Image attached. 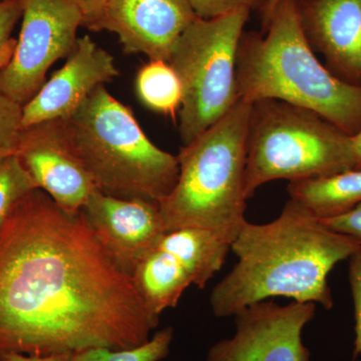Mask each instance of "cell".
<instances>
[{"instance_id":"8fae6325","label":"cell","mask_w":361,"mask_h":361,"mask_svg":"<svg viewBox=\"0 0 361 361\" xmlns=\"http://www.w3.org/2000/svg\"><path fill=\"white\" fill-rule=\"evenodd\" d=\"M197 18L189 0H108L94 32L115 33L125 54L169 63Z\"/></svg>"},{"instance_id":"83f0119b","label":"cell","mask_w":361,"mask_h":361,"mask_svg":"<svg viewBox=\"0 0 361 361\" xmlns=\"http://www.w3.org/2000/svg\"><path fill=\"white\" fill-rule=\"evenodd\" d=\"M353 149H355L356 168H361V129L353 135Z\"/></svg>"},{"instance_id":"cb8c5ba5","label":"cell","mask_w":361,"mask_h":361,"mask_svg":"<svg viewBox=\"0 0 361 361\" xmlns=\"http://www.w3.org/2000/svg\"><path fill=\"white\" fill-rule=\"evenodd\" d=\"M348 278L355 307V357L361 356V249L348 259Z\"/></svg>"},{"instance_id":"484cf974","label":"cell","mask_w":361,"mask_h":361,"mask_svg":"<svg viewBox=\"0 0 361 361\" xmlns=\"http://www.w3.org/2000/svg\"><path fill=\"white\" fill-rule=\"evenodd\" d=\"M82 11L84 26L94 32L108 0H70Z\"/></svg>"},{"instance_id":"7402d4cb","label":"cell","mask_w":361,"mask_h":361,"mask_svg":"<svg viewBox=\"0 0 361 361\" xmlns=\"http://www.w3.org/2000/svg\"><path fill=\"white\" fill-rule=\"evenodd\" d=\"M21 16L23 0H0V71L13 54L16 40L11 33Z\"/></svg>"},{"instance_id":"9c48e42d","label":"cell","mask_w":361,"mask_h":361,"mask_svg":"<svg viewBox=\"0 0 361 361\" xmlns=\"http://www.w3.org/2000/svg\"><path fill=\"white\" fill-rule=\"evenodd\" d=\"M315 311L311 302L251 304L235 315L234 336L214 344L204 361H310L302 330Z\"/></svg>"},{"instance_id":"277c9868","label":"cell","mask_w":361,"mask_h":361,"mask_svg":"<svg viewBox=\"0 0 361 361\" xmlns=\"http://www.w3.org/2000/svg\"><path fill=\"white\" fill-rule=\"evenodd\" d=\"M252 104L239 99L221 120L178 154L174 189L159 204L167 232L210 230L231 244L245 219L247 139Z\"/></svg>"},{"instance_id":"9a60e30c","label":"cell","mask_w":361,"mask_h":361,"mask_svg":"<svg viewBox=\"0 0 361 361\" xmlns=\"http://www.w3.org/2000/svg\"><path fill=\"white\" fill-rule=\"evenodd\" d=\"M132 278L145 305L159 317L164 311L176 307L192 285L191 277L182 263L158 246L137 264Z\"/></svg>"},{"instance_id":"5b68a950","label":"cell","mask_w":361,"mask_h":361,"mask_svg":"<svg viewBox=\"0 0 361 361\" xmlns=\"http://www.w3.org/2000/svg\"><path fill=\"white\" fill-rule=\"evenodd\" d=\"M66 120L75 153L102 193L160 204L174 189L178 156L157 147L104 85Z\"/></svg>"},{"instance_id":"ba28073f","label":"cell","mask_w":361,"mask_h":361,"mask_svg":"<svg viewBox=\"0 0 361 361\" xmlns=\"http://www.w3.org/2000/svg\"><path fill=\"white\" fill-rule=\"evenodd\" d=\"M20 37L0 71V94L25 106L47 82L56 61L77 47L82 11L70 0H23Z\"/></svg>"},{"instance_id":"5bb4252c","label":"cell","mask_w":361,"mask_h":361,"mask_svg":"<svg viewBox=\"0 0 361 361\" xmlns=\"http://www.w3.org/2000/svg\"><path fill=\"white\" fill-rule=\"evenodd\" d=\"M306 39L326 68L361 85V0H296Z\"/></svg>"},{"instance_id":"f1b7e54d","label":"cell","mask_w":361,"mask_h":361,"mask_svg":"<svg viewBox=\"0 0 361 361\" xmlns=\"http://www.w3.org/2000/svg\"><path fill=\"white\" fill-rule=\"evenodd\" d=\"M278 1H279V0H267L265 6L263 7L262 11H261L263 16V23H266V21L268 20V18H270V16L272 14L273 11H274Z\"/></svg>"},{"instance_id":"8992f818","label":"cell","mask_w":361,"mask_h":361,"mask_svg":"<svg viewBox=\"0 0 361 361\" xmlns=\"http://www.w3.org/2000/svg\"><path fill=\"white\" fill-rule=\"evenodd\" d=\"M356 168L353 135L322 116L276 99L252 104L245 193L276 180L325 177Z\"/></svg>"},{"instance_id":"d6986e66","label":"cell","mask_w":361,"mask_h":361,"mask_svg":"<svg viewBox=\"0 0 361 361\" xmlns=\"http://www.w3.org/2000/svg\"><path fill=\"white\" fill-rule=\"evenodd\" d=\"M174 337L172 327L157 331L146 343L135 348H94L71 355V361H161L170 353Z\"/></svg>"},{"instance_id":"e0dca14e","label":"cell","mask_w":361,"mask_h":361,"mask_svg":"<svg viewBox=\"0 0 361 361\" xmlns=\"http://www.w3.org/2000/svg\"><path fill=\"white\" fill-rule=\"evenodd\" d=\"M158 247L175 256L186 268L192 284L205 288L224 264L231 244L203 228L187 227L166 233Z\"/></svg>"},{"instance_id":"4fadbf2b","label":"cell","mask_w":361,"mask_h":361,"mask_svg":"<svg viewBox=\"0 0 361 361\" xmlns=\"http://www.w3.org/2000/svg\"><path fill=\"white\" fill-rule=\"evenodd\" d=\"M118 75L114 56L90 35L80 37L65 66L23 106V129L47 121L70 118L97 87Z\"/></svg>"},{"instance_id":"ffe728a7","label":"cell","mask_w":361,"mask_h":361,"mask_svg":"<svg viewBox=\"0 0 361 361\" xmlns=\"http://www.w3.org/2000/svg\"><path fill=\"white\" fill-rule=\"evenodd\" d=\"M37 189L20 157L0 158V224L25 196Z\"/></svg>"},{"instance_id":"44dd1931","label":"cell","mask_w":361,"mask_h":361,"mask_svg":"<svg viewBox=\"0 0 361 361\" xmlns=\"http://www.w3.org/2000/svg\"><path fill=\"white\" fill-rule=\"evenodd\" d=\"M23 106L0 94V158L18 155Z\"/></svg>"},{"instance_id":"4316f807","label":"cell","mask_w":361,"mask_h":361,"mask_svg":"<svg viewBox=\"0 0 361 361\" xmlns=\"http://www.w3.org/2000/svg\"><path fill=\"white\" fill-rule=\"evenodd\" d=\"M71 355L68 353H63V355H30L18 353H6L0 355V361H71Z\"/></svg>"},{"instance_id":"3957f363","label":"cell","mask_w":361,"mask_h":361,"mask_svg":"<svg viewBox=\"0 0 361 361\" xmlns=\"http://www.w3.org/2000/svg\"><path fill=\"white\" fill-rule=\"evenodd\" d=\"M264 33H243L237 59L239 99H276L322 116L355 135L361 129V85L334 75L306 39L296 0H279Z\"/></svg>"},{"instance_id":"6da1fadb","label":"cell","mask_w":361,"mask_h":361,"mask_svg":"<svg viewBox=\"0 0 361 361\" xmlns=\"http://www.w3.org/2000/svg\"><path fill=\"white\" fill-rule=\"evenodd\" d=\"M159 323L82 213L35 189L0 224V355L132 348Z\"/></svg>"},{"instance_id":"52a82bcc","label":"cell","mask_w":361,"mask_h":361,"mask_svg":"<svg viewBox=\"0 0 361 361\" xmlns=\"http://www.w3.org/2000/svg\"><path fill=\"white\" fill-rule=\"evenodd\" d=\"M250 11L197 18L180 35L170 63L182 87L179 133L187 146L239 101L237 59Z\"/></svg>"},{"instance_id":"2e32d148","label":"cell","mask_w":361,"mask_h":361,"mask_svg":"<svg viewBox=\"0 0 361 361\" xmlns=\"http://www.w3.org/2000/svg\"><path fill=\"white\" fill-rule=\"evenodd\" d=\"M287 191L291 200L318 219L338 217L361 203V168L294 180L289 183Z\"/></svg>"},{"instance_id":"7a4b0ae2","label":"cell","mask_w":361,"mask_h":361,"mask_svg":"<svg viewBox=\"0 0 361 361\" xmlns=\"http://www.w3.org/2000/svg\"><path fill=\"white\" fill-rule=\"evenodd\" d=\"M361 249L356 240L334 231L289 199L276 219L244 223L231 243L238 258L214 287L210 304L217 317L276 297L334 307L329 275Z\"/></svg>"},{"instance_id":"603a6c76","label":"cell","mask_w":361,"mask_h":361,"mask_svg":"<svg viewBox=\"0 0 361 361\" xmlns=\"http://www.w3.org/2000/svg\"><path fill=\"white\" fill-rule=\"evenodd\" d=\"M198 18L210 20L241 9L262 11L267 0H189Z\"/></svg>"},{"instance_id":"30bf717a","label":"cell","mask_w":361,"mask_h":361,"mask_svg":"<svg viewBox=\"0 0 361 361\" xmlns=\"http://www.w3.org/2000/svg\"><path fill=\"white\" fill-rule=\"evenodd\" d=\"M18 156L37 189L66 212L80 213L97 190L75 153L66 118L23 128Z\"/></svg>"},{"instance_id":"d4e9b609","label":"cell","mask_w":361,"mask_h":361,"mask_svg":"<svg viewBox=\"0 0 361 361\" xmlns=\"http://www.w3.org/2000/svg\"><path fill=\"white\" fill-rule=\"evenodd\" d=\"M322 222L329 229L356 240L361 245V203L348 213Z\"/></svg>"},{"instance_id":"ac0fdd59","label":"cell","mask_w":361,"mask_h":361,"mask_svg":"<svg viewBox=\"0 0 361 361\" xmlns=\"http://www.w3.org/2000/svg\"><path fill=\"white\" fill-rule=\"evenodd\" d=\"M137 97L149 110L175 118L182 104V87L168 61L149 59L135 77Z\"/></svg>"},{"instance_id":"7c38bea8","label":"cell","mask_w":361,"mask_h":361,"mask_svg":"<svg viewBox=\"0 0 361 361\" xmlns=\"http://www.w3.org/2000/svg\"><path fill=\"white\" fill-rule=\"evenodd\" d=\"M80 213L99 243L130 276L167 233L154 202L126 200L97 190Z\"/></svg>"}]
</instances>
